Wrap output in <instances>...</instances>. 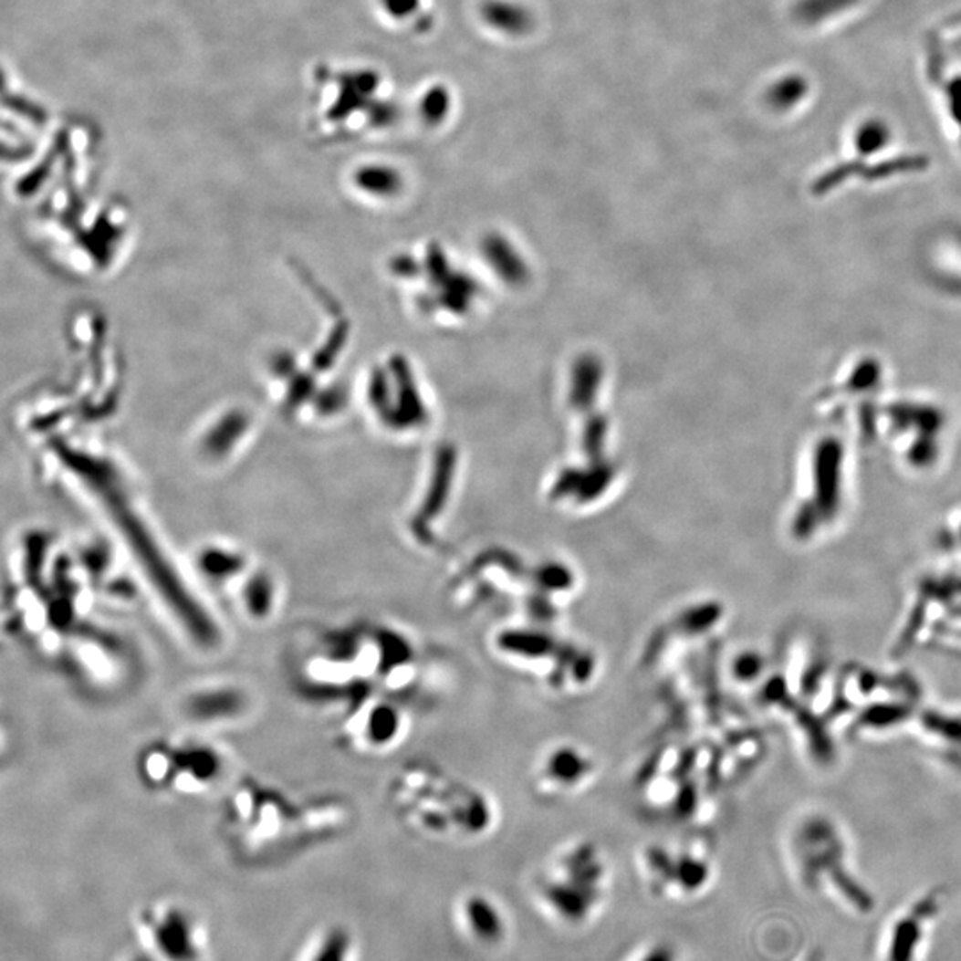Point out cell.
Returning <instances> with one entry per match:
<instances>
[{
	"label": "cell",
	"mask_w": 961,
	"mask_h": 961,
	"mask_svg": "<svg viewBox=\"0 0 961 961\" xmlns=\"http://www.w3.org/2000/svg\"><path fill=\"white\" fill-rule=\"evenodd\" d=\"M104 607L73 548L47 536L22 539L5 582V625L18 642L91 689L123 685L134 664L131 644L104 622Z\"/></svg>",
	"instance_id": "1"
},
{
	"label": "cell",
	"mask_w": 961,
	"mask_h": 961,
	"mask_svg": "<svg viewBox=\"0 0 961 961\" xmlns=\"http://www.w3.org/2000/svg\"><path fill=\"white\" fill-rule=\"evenodd\" d=\"M285 664L299 695L344 712L371 698L401 702L417 685L421 652L401 629L361 622L298 632Z\"/></svg>",
	"instance_id": "2"
},
{
	"label": "cell",
	"mask_w": 961,
	"mask_h": 961,
	"mask_svg": "<svg viewBox=\"0 0 961 961\" xmlns=\"http://www.w3.org/2000/svg\"><path fill=\"white\" fill-rule=\"evenodd\" d=\"M350 809L337 798H296L258 780L235 783L225 799L221 831L248 863L278 862L342 831Z\"/></svg>",
	"instance_id": "3"
},
{
	"label": "cell",
	"mask_w": 961,
	"mask_h": 961,
	"mask_svg": "<svg viewBox=\"0 0 961 961\" xmlns=\"http://www.w3.org/2000/svg\"><path fill=\"white\" fill-rule=\"evenodd\" d=\"M389 801L404 824L434 839H481L498 822L490 794L429 760H412L397 771L389 785Z\"/></svg>",
	"instance_id": "4"
},
{
	"label": "cell",
	"mask_w": 961,
	"mask_h": 961,
	"mask_svg": "<svg viewBox=\"0 0 961 961\" xmlns=\"http://www.w3.org/2000/svg\"><path fill=\"white\" fill-rule=\"evenodd\" d=\"M490 650L500 663L558 695L586 691L601 672V659L590 646L563 638L552 623L543 622L500 627L492 634Z\"/></svg>",
	"instance_id": "5"
},
{
	"label": "cell",
	"mask_w": 961,
	"mask_h": 961,
	"mask_svg": "<svg viewBox=\"0 0 961 961\" xmlns=\"http://www.w3.org/2000/svg\"><path fill=\"white\" fill-rule=\"evenodd\" d=\"M611 889L604 851L591 841L571 842L554 854L536 878V895L554 917L586 924L602 910Z\"/></svg>",
	"instance_id": "6"
},
{
	"label": "cell",
	"mask_w": 961,
	"mask_h": 961,
	"mask_svg": "<svg viewBox=\"0 0 961 961\" xmlns=\"http://www.w3.org/2000/svg\"><path fill=\"white\" fill-rule=\"evenodd\" d=\"M142 782L172 796H202L228 780L230 757L194 734L157 739L140 755Z\"/></svg>",
	"instance_id": "7"
},
{
	"label": "cell",
	"mask_w": 961,
	"mask_h": 961,
	"mask_svg": "<svg viewBox=\"0 0 961 961\" xmlns=\"http://www.w3.org/2000/svg\"><path fill=\"white\" fill-rule=\"evenodd\" d=\"M194 569L207 586L248 622H267L277 614L282 590L277 575L239 547L205 545L194 556Z\"/></svg>",
	"instance_id": "8"
},
{
	"label": "cell",
	"mask_w": 961,
	"mask_h": 961,
	"mask_svg": "<svg viewBox=\"0 0 961 961\" xmlns=\"http://www.w3.org/2000/svg\"><path fill=\"white\" fill-rule=\"evenodd\" d=\"M144 951L157 961H204L207 938L200 919L173 903L144 908L138 921Z\"/></svg>",
	"instance_id": "9"
},
{
	"label": "cell",
	"mask_w": 961,
	"mask_h": 961,
	"mask_svg": "<svg viewBox=\"0 0 961 961\" xmlns=\"http://www.w3.org/2000/svg\"><path fill=\"white\" fill-rule=\"evenodd\" d=\"M601 775L595 753L573 741L545 747L534 760L531 785L539 799L563 801L584 794Z\"/></svg>",
	"instance_id": "10"
},
{
	"label": "cell",
	"mask_w": 961,
	"mask_h": 961,
	"mask_svg": "<svg viewBox=\"0 0 961 961\" xmlns=\"http://www.w3.org/2000/svg\"><path fill=\"white\" fill-rule=\"evenodd\" d=\"M410 726L402 704L392 698H371L340 712L339 739L358 753H383L397 747Z\"/></svg>",
	"instance_id": "11"
},
{
	"label": "cell",
	"mask_w": 961,
	"mask_h": 961,
	"mask_svg": "<svg viewBox=\"0 0 961 961\" xmlns=\"http://www.w3.org/2000/svg\"><path fill=\"white\" fill-rule=\"evenodd\" d=\"M640 867L648 885L666 899L675 893H693L707 880V865L702 856L666 844L646 846L640 854Z\"/></svg>",
	"instance_id": "12"
},
{
	"label": "cell",
	"mask_w": 961,
	"mask_h": 961,
	"mask_svg": "<svg viewBox=\"0 0 961 961\" xmlns=\"http://www.w3.org/2000/svg\"><path fill=\"white\" fill-rule=\"evenodd\" d=\"M248 693L239 684L209 682L191 689L180 700L183 717L196 725L230 723L248 711Z\"/></svg>",
	"instance_id": "13"
},
{
	"label": "cell",
	"mask_w": 961,
	"mask_h": 961,
	"mask_svg": "<svg viewBox=\"0 0 961 961\" xmlns=\"http://www.w3.org/2000/svg\"><path fill=\"white\" fill-rule=\"evenodd\" d=\"M458 917L466 935L486 947H496L507 938V921L504 910L490 895L470 892L458 904Z\"/></svg>",
	"instance_id": "14"
},
{
	"label": "cell",
	"mask_w": 961,
	"mask_h": 961,
	"mask_svg": "<svg viewBox=\"0 0 961 961\" xmlns=\"http://www.w3.org/2000/svg\"><path fill=\"white\" fill-rule=\"evenodd\" d=\"M481 15L488 26L506 35H526L533 29V15L520 4L488 0L481 7Z\"/></svg>",
	"instance_id": "15"
},
{
	"label": "cell",
	"mask_w": 961,
	"mask_h": 961,
	"mask_svg": "<svg viewBox=\"0 0 961 961\" xmlns=\"http://www.w3.org/2000/svg\"><path fill=\"white\" fill-rule=\"evenodd\" d=\"M301 961H353V940L344 929H329L312 942Z\"/></svg>",
	"instance_id": "16"
},
{
	"label": "cell",
	"mask_w": 961,
	"mask_h": 961,
	"mask_svg": "<svg viewBox=\"0 0 961 961\" xmlns=\"http://www.w3.org/2000/svg\"><path fill=\"white\" fill-rule=\"evenodd\" d=\"M451 107V97L444 86H434L427 91L421 104L423 116L427 123H440L447 116Z\"/></svg>",
	"instance_id": "17"
},
{
	"label": "cell",
	"mask_w": 961,
	"mask_h": 961,
	"mask_svg": "<svg viewBox=\"0 0 961 961\" xmlns=\"http://www.w3.org/2000/svg\"><path fill=\"white\" fill-rule=\"evenodd\" d=\"M807 91V84L799 77H790L780 80L769 93V102L777 107H790L796 104L803 93Z\"/></svg>",
	"instance_id": "18"
},
{
	"label": "cell",
	"mask_w": 961,
	"mask_h": 961,
	"mask_svg": "<svg viewBox=\"0 0 961 961\" xmlns=\"http://www.w3.org/2000/svg\"><path fill=\"white\" fill-rule=\"evenodd\" d=\"M885 141H887V131H885V127L882 123L871 121V123L863 125L862 131L858 132V146H860V150L872 151V150L880 148Z\"/></svg>",
	"instance_id": "19"
},
{
	"label": "cell",
	"mask_w": 961,
	"mask_h": 961,
	"mask_svg": "<svg viewBox=\"0 0 961 961\" xmlns=\"http://www.w3.org/2000/svg\"><path fill=\"white\" fill-rule=\"evenodd\" d=\"M629 961H676V953L668 942H653L644 945Z\"/></svg>",
	"instance_id": "20"
},
{
	"label": "cell",
	"mask_w": 961,
	"mask_h": 961,
	"mask_svg": "<svg viewBox=\"0 0 961 961\" xmlns=\"http://www.w3.org/2000/svg\"><path fill=\"white\" fill-rule=\"evenodd\" d=\"M851 0H810V2H805L803 5V13L809 20H816L819 16H822L820 13L824 11H830V9H842L846 4H850Z\"/></svg>",
	"instance_id": "21"
},
{
	"label": "cell",
	"mask_w": 961,
	"mask_h": 961,
	"mask_svg": "<svg viewBox=\"0 0 961 961\" xmlns=\"http://www.w3.org/2000/svg\"><path fill=\"white\" fill-rule=\"evenodd\" d=\"M421 0H383V5L395 18H406L417 11Z\"/></svg>",
	"instance_id": "22"
}]
</instances>
